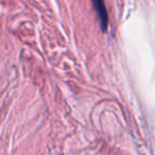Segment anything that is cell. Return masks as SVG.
<instances>
[{"mask_svg":"<svg viewBox=\"0 0 155 155\" xmlns=\"http://www.w3.org/2000/svg\"><path fill=\"white\" fill-rule=\"evenodd\" d=\"M93 5L95 8V11L98 15V18L100 20V26H101V30L103 32L107 31L108 26V15L107 11H106L105 5H104L103 0H91Z\"/></svg>","mask_w":155,"mask_h":155,"instance_id":"cell-1","label":"cell"}]
</instances>
